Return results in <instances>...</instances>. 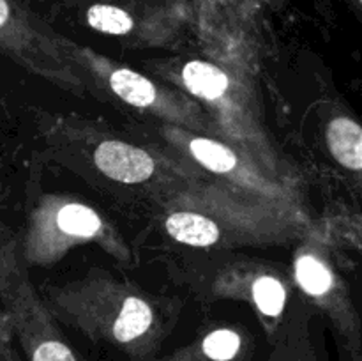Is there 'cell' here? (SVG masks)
Instances as JSON below:
<instances>
[{
  "instance_id": "obj_1",
  "label": "cell",
  "mask_w": 362,
  "mask_h": 361,
  "mask_svg": "<svg viewBox=\"0 0 362 361\" xmlns=\"http://www.w3.org/2000/svg\"><path fill=\"white\" fill-rule=\"evenodd\" d=\"M95 166L110 179L120 183H144L154 173V161L144 149L124 142H103L94 152Z\"/></svg>"
},
{
  "instance_id": "obj_2",
  "label": "cell",
  "mask_w": 362,
  "mask_h": 361,
  "mask_svg": "<svg viewBox=\"0 0 362 361\" xmlns=\"http://www.w3.org/2000/svg\"><path fill=\"white\" fill-rule=\"evenodd\" d=\"M327 144L332 156L350 170H361L362 166V131L352 119L339 117L329 124Z\"/></svg>"
},
{
  "instance_id": "obj_3",
  "label": "cell",
  "mask_w": 362,
  "mask_h": 361,
  "mask_svg": "<svg viewBox=\"0 0 362 361\" xmlns=\"http://www.w3.org/2000/svg\"><path fill=\"white\" fill-rule=\"evenodd\" d=\"M166 230L175 241L191 246H211L219 239L218 225L197 212H173L166 219Z\"/></svg>"
},
{
  "instance_id": "obj_4",
  "label": "cell",
  "mask_w": 362,
  "mask_h": 361,
  "mask_svg": "<svg viewBox=\"0 0 362 361\" xmlns=\"http://www.w3.org/2000/svg\"><path fill=\"white\" fill-rule=\"evenodd\" d=\"M184 85L204 99H219L225 96L228 88V76L225 71L216 67L214 64L204 62V60H193L187 62L182 69Z\"/></svg>"
},
{
  "instance_id": "obj_5",
  "label": "cell",
  "mask_w": 362,
  "mask_h": 361,
  "mask_svg": "<svg viewBox=\"0 0 362 361\" xmlns=\"http://www.w3.org/2000/svg\"><path fill=\"white\" fill-rule=\"evenodd\" d=\"M110 87L122 101L138 106V108H147V106L154 105L156 98H158L152 81L134 71L126 69V67L115 69L110 74Z\"/></svg>"
},
{
  "instance_id": "obj_6",
  "label": "cell",
  "mask_w": 362,
  "mask_h": 361,
  "mask_svg": "<svg viewBox=\"0 0 362 361\" xmlns=\"http://www.w3.org/2000/svg\"><path fill=\"white\" fill-rule=\"evenodd\" d=\"M152 310L140 297H127L113 324V336L119 342H131L144 335L152 324Z\"/></svg>"
},
{
  "instance_id": "obj_7",
  "label": "cell",
  "mask_w": 362,
  "mask_h": 361,
  "mask_svg": "<svg viewBox=\"0 0 362 361\" xmlns=\"http://www.w3.org/2000/svg\"><path fill=\"white\" fill-rule=\"evenodd\" d=\"M57 225L69 236L90 237L101 229V219L87 205L67 204L57 214Z\"/></svg>"
},
{
  "instance_id": "obj_8",
  "label": "cell",
  "mask_w": 362,
  "mask_h": 361,
  "mask_svg": "<svg viewBox=\"0 0 362 361\" xmlns=\"http://www.w3.org/2000/svg\"><path fill=\"white\" fill-rule=\"evenodd\" d=\"M189 149L194 158L212 172L225 173L237 166L235 154L223 144L209 140V138H194V140H191Z\"/></svg>"
},
{
  "instance_id": "obj_9",
  "label": "cell",
  "mask_w": 362,
  "mask_h": 361,
  "mask_svg": "<svg viewBox=\"0 0 362 361\" xmlns=\"http://www.w3.org/2000/svg\"><path fill=\"white\" fill-rule=\"evenodd\" d=\"M296 276L306 292L311 296H322L332 285V276L329 269L311 255H303L296 262Z\"/></svg>"
},
{
  "instance_id": "obj_10",
  "label": "cell",
  "mask_w": 362,
  "mask_h": 361,
  "mask_svg": "<svg viewBox=\"0 0 362 361\" xmlns=\"http://www.w3.org/2000/svg\"><path fill=\"white\" fill-rule=\"evenodd\" d=\"M87 18L92 28L105 32V34L122 35L133 28V20L126 11L113 6H105V4L90 7Z\"/></svg>"
},
{
  "instance_id": "obj_11",
  "label": "cell",
  "mask_w": 362,
  "mask_h": 361,
  "mask_svg": "<svg viewBox=\"0 0 362 361\" xmlns=\"http://www.w3.org/2000/svg\"><path fill=\"white\" fill-rule=\"evenodd\" d=\"M253 297L262 314L276 317L283 311L286 296L285 289H283L278 280L271 278V276H264V278H258L255 282Z\"/></svg>"
},
{
  "instance_id": "obj_12",
  "label": "cell",
  "mask_w": 362,
  "mask_h": 361,
  "mask_svg": "<svg viewBox=\"0 0 362 361\" xmlns=\"http://www.w3.org/2000/svg\"><path fill=\"white\" fill-rule=\"evenodd\" d=\"M240 338L230 329H218L204 340V353L214 361H228L237 354Z\"/></svg>"
},
{
  "instance_id": "obj_13",
  "label": "cell",
  "mask_w": 362,
  "mask_h": 361,
  "mask_svg": "<svg viewBox=\"0 0 362 361\" xmlns=\"http://www.w3.org/2000/svg\"><path fill=\"white\" fill-rule=\"evenodd\" d=\"M34 361H74V356L64 343L45 342L35 349Z\"/></svg>"
},
{
  "instance_id": "obj_14",
  "label": "cell",
  "mask_w": 362,
  "mask_h": 361,
  "mask_svg": "<svg viewBox=\"0 0 362 361\" xmlns=\"http://www.w3.org/2000/svg\"><path fill=\"white\" fill-rule=\"evenodd\" d=\"M9 18V7H7L6 0H0V27L7 21Z\"/></svg>"
}]
</instances>
